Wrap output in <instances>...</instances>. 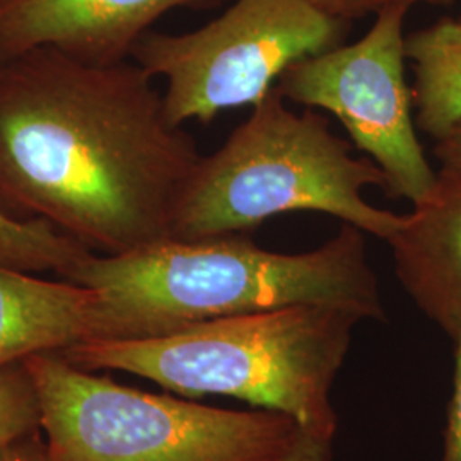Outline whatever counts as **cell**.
Returning a JSON list of instances; mask_svg holds the SVG:
<instances>
[{"label":"cell","instance_id":"obj_7","mask_svg":"<svg viewBox=\"0 0 461 461\" xmlns=\"http://www.w3.org/2000/svg\"><path fill=\"white\" fill-rule=\"evenodd\" d=\"M411 9L398 4L379 11L361 40L287 67L276 89L285 101L335 116L354 148L384 173L386 194L415 203L432 190L438 171L417 135L405 74Z\"/></svg>","mask_w":461,"mask_h":461},{"label":"cell","instance_id":"obj_19","mask_svg":"<svg viewBox=\"0 0 461 461\" xmlns=\"http://www.w3.org/2000/svg\"><path fill=\"white\" fill-rule=\"evenodd\" d=\"M2 2H4V0H0V4H2Z\"/></svg>","mask_w":461,"mask_h":461},{"label":"cell","instance_id":"obj_1","mask_svg":"<svg viewBox=\"0 0 461 461\" xmlns=\"http://www.w3.org/2000/svg\"><path fill=\"white\" fill-rule=\"evenodd\" d=\"M154 77L38 47L0 59V207L118 255L171 238L200 159Z\"/></svg>","mask_w":461,"mask_h":461},{"label":"cell","instance_id":"obj_13","mask_svg":"<svg viewBox=\"0 0 461 461\" xmlns=\"http://www.w3.org/2000/svg\"><path fill=\"white\" fill-rule=\"evenodd\" d=\"M41 430V403L26 364L0 367V455Z\"/></svg>","mask_w":461,"mask_h":461},{"label":"cell","instance_id":"obj_5","mask_svg":"<svg viewBox=\"0 0 461 461\" xmlns=\"http://www.w3.org/2000/svg\"><path fill=\"white\" fill-rule=\"evenodd\" d=\"M23 363L40 396L49 461H289L303 434L284 413L149 393L60 352Z\"/></svg>","mask_w":461,"mask_h":461},{"label":"cell","instance_id":"obj_11","mask_svg":"<svg viewBox=\"0 0 461 461\" xmlns=\"http://www.w3.org/2000/svg\"><path fill=\"white\" fill-rule=\"evenodd\" d=\"M415 125L438 140L461 122V16L407 34Z\"/></svg>","mask_w":461,"mask_h":461},{"label":"cell","instance_id":"obj_3","mask_svg":"<svg viewBox=\"0 0 461 461\" xmlns=\"http://www.w3.org/2000/svg\"><path fill=\"white\" fill-rule=\"evenodd\" d=\"M361 321L347 308L294 304L152 339L87 340L60 354L84 369L123 371L180 395L238 398L333 441L331 388Z\"/></svg>","mask_w":461,"mask_h":461},{"label":"cell","instance_id":"obj_17","mask_svg":"<svg viewBox=\"0 0 461 461\" xmlns=\"http://www.w3.org/2000/svg\"><path fill=\"white\" fill-rule=\"evenodd\" d=\"M434 156L439 159L441 167L461 173V122L443 137L434 140Z\"/></svg>","mask_w":461,"mask_h":461},{"label":"cell","instance_id":"obj_8","mask_svg":"<svg viewBox=\"0 0 461 461\" xmlns=\"http://www.w3.org/2000/svg\"><path fill=\"white\" fill-rule=\"evenodd\" d=\"M212 2L219 0H4L0 59L51 47L95 64L125 62L163 14Z\"/></svg>","mask_w":461,"mask_h":461},{"label":"cell","instance_id":"obj_6","mask_svg":"<svg viewBox=\"0 0 461 461\" xmlns=\"http://www.w3.org/2000/svg\"><path fill=\"white\" fill-rule=\"evenodd\" d=\"M350 23L312 0H234L222 14L188 33L144 34L135 64L166 81V113L176 125L207 123L221 112L253 108L287 67L344 45Z\"/></svg>","mask_w":461,"mask_h":461},{"label":"cell","instance_id":"obj_16","mask_svg":"<svg viewBox=\"0 0 461 461\" xmlns=\"http://www.w3.org/2000/svg\"><path fill=\"white\" fill-rule=\"evenodd\" d=\"M0 461H49V447L41 430L17 441L0 455Z\"/></svg>","mask_w":461,"mask_h":461},{"label":"cell","instance_id":"obj_2","mask_svg":"<svg viewBox=\"0 0 461 461\" xmlns=\"http://www.w3.org/2000/svg\"><path fill=\"white\" fill-rule=\"evenodd\" d=\"M64 279L98 296L93 340L152 339L294 304L339 306L364 320H386L366 234L348 224L301 253L265 249L247 234L167 238L118 255L89 253Z\"/></svg>","mask_w":461,"mask_h":461},{"label":"cell","instance_id":"obj_9","mask_svg":"<svg viewBox=\"0 0 461 461\" xmlns=\"http://www.w3.org/2000/svg\"><path fill=\"white\" fill-rule=\"evenodd\" d=\"M392 248L395 276L420 313L455 342L461 337V173L441 167L412 203Z\"/></svg>","mask_w":461,"mask_h":461},{"label":"cell","instance_id":"obj_4","mask_svg":"<svg viewBox=\"0 0 461 461\" xmlns=\"http://www.w3.org/2000/svg\"><path fill=\"white\" fill-rule=\"evenodd\" d=\"M386 185L378 166L356 158L325 116L312 108L293 112L274 87L221 148L198 159L171 238L248 234L276 215L320 212L388 241L403 214L364 195L369 186L386 192Z\"/></svg>","mask_w":461,"mask_h":461},{"label":"cell","instance_id":"obj_15","mask_svg":"<svg viewBox=\"0 0 461 461\" xmlns=\"http://www.w3.org/2000/svg\"><path fill=\"white\" fill-rule=\"evenodd\" d=\"M443 461H461V337L455 340V375L447 405Z\"/></svg>","mask_w":461,"mask_h":461},{"label":"cell","instance_id":"obj_14","mask_svg":"<svg viewBox=\"0 0 461 461\" xmlns=\"http://www.w3.org/2000/svg\"><path fill=\"white\" fill-rule=\"evenodd\" d=\"M318 9L330 16L337 17L346 23H354L363 17L375 16L379 11L390 5H432V7H446L453 0H312Z\"/></svg>","mask_w":461,"mask_h":461},{"label":"cell","instance_id":"obj_10","mask_svg":"<svg viewBox=\"0 0 461 461\" xmlns=\"http://www.w3.org/2000/svg\"><path fill=\"white\" fill-rule=\"evenodd\" d=\"M98 296L72 280H45L0 265V367L93 340Z\"/></svg>","mask_w":461,"mask_h":461},{"label":"cell","instance_id":"obj_12","mask_svg":"<svg viewBox=\"0 0 461 461\" xmlns=\"http://www.w3.org/2000/svg\"><path fill=\"white\" fill-rule=\"evenodd\" d=\"M91 253L41 219H19L0 207V265L24 272L67 274Z\"/></svg>","mask_w":461,"mask_h":461},{"label":"cell","instance_id":"obj_18","mask_svg":"<svg viewBox=\"0 0 461 461\" xmlns=\"http://www.w3.org/2000/svg\"><path fill=\"white\" fill-rule=\"evenodd\" d=\"M331 443L333 441L330 439H323L303 430L296 449L289 461H330Z\"/></svg>","mask_w":461,"mask_h":461}]
</instances>
